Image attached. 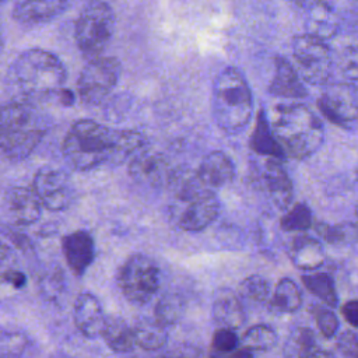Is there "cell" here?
Instances as JSON below:
<instances>
[{
    "instance_id": "obj_39",
    "label": "cell",
    "mask_w": 358,
    "mask_h": 358,
    "mask_svg": "<svg viewBox=\"0 0 358 358\" xmlns=\"http://www.w3.org/2000/svg\"><path fill=\"white\" fill-rule=\"evenodd\" d=\"M14 268H18L15 253L7 242L0 239V284H4L6 275Z\"/></svg>"
},
{
    "instance_id": "obj_29",
    "label": "cell",
    "mask_w": 358,
    "mask_h": 358,
    "mask_svg": "<svg viewBox=\"0 0 358 358\" xmlns=\"http://www.w3.org/2000/svg\"><path fill=\"white\" fill-rule=\"evenodd\" d=\"M302 284L305 288L313 294L320 302L330 308H336L338 303V295L336 291L334 280L327 273H312L302 275Z\"/></svg>"
},
{
    "instance_id": "obj_18",
    "label": "cell",
    "mask_w": 358,
    "mask_h": 358,
    "mask_svg": "<svg viewBox=\"0 0 358 358\" xmlns=\"http://www.w3.org/2000/svg\"><path fill=\"white\" fill-rule=\"evenodd\" d=\"M69 0H14L13 17L22 25H39L59 17Z\"/></svg>"
},
{
    "instance_id": "obj_45",
    "label": "cell",
    "mask_w": 358,
    "mask_h": 358,
    "mask_svg": "<svg viewBox=\"0 0 358 358\" xmlns=\"http://www.w3.org/2000/svg\"><path fill=\"white\" fill-rule=\"evenodd\" d=\"M157 358H182V357H168V355H162V357H157Z\"/></svg>"
},
{
    "instance_id": "obj_20",
    "label": "cell",
    "mask_w": 358,
    "mask_h": 358,
    "mask_svg": "<svg viewBox=\"0 0 358 358\" xmlns=\"http://www.w3.org/2000/svg\"><path fill=\"white\" fill-rule=\"evenodd\" d=\"M268 92L280 98H305L308 91L302 84L299 73L282 56L274 59V73L268 84Z\"/></svg>"
},
{
    "instance_id": "obj_14",
    "label": "cell",
    "mask_w": 358,
    "mask_h": 358,
    "mask_svg": "<svg viewBox=\"0 0 358 358\" xmlns=\"http://www.w3.org/2000/svg\"><path fill=\"white\" fill-rule=\"evenodd\" d=\"M62 253L70 271L81 277L95 260V241L88 231L70 232L62 238Z\"/></svg>"
},
{
    "instance_id": "obj_30",
    "label": "cell",
    "mask_w": 358,
    "mask_h": 358,
    "mask_svg": "<svg viewBox=\"0 0 358 358\" xmlns=\"http://www.w3.org/2000/svg\"><path fill=\"white\" fill-rule=\"evenodd\" d=\"M315 229L330 245H354L358 242V225L354 222H340L336 225L317 222Z\"/></svg>"
},
{
    "instance_id": "obj_9",
    "label": "cell",
    "mask_w": 358,
    "mask_h": 358,
    "mask_svg": "<svg viewBox=\"0 0 358 358\" xmlns=\"http://www.w3.org/2000/svg\"><path fill=\"white\" fill-rule=\"evenodd\" d=\"M291 46L299 76L313 85L329 84L334 64L331 50L326 41L303 32L292 38Z\"/></svg>"
},
{
    "instance_id": "obj_6",
    "label": "cell",
    "mask_w": 358,
    "mask_h": 358,
    "mask_svg": "<svg viewBox=\"0 0 358 358\" xmlns=\"http://www.w3.org/2000/svg\"><path fill=\"white\" fill-rule=\"evenodd\" d=\"M253 113V96L243 74L236 67L222 69L211 90L214 123L227 134L242 131Z\"/></svg>"
},
{
    "instance_id": "obj_25",
    "label": "cell",
    "mask_w": 358,
    "mask_h": 358,
    "mask_svg": "<svg viewBox=\"0 0 358 358\" xmlns=\"http://www.w3.org/2000/svg\"><path fill=\"white\" fill-rule=\"evenodd\" d=\"M101 337L106 345L117 354H126L136 347V338L133 327L126 320L117 316L106 317Z\"/></svg>"
},
{
    "instance_id": "obj_4",
    "label": "cell",
    "mask_w": 358,
    "mask_h": 358,
    "mask_svg": "<svg viewBox=\"0 0 358 358\" xmlns=\"http://www.w3.org/2000/svg\"><path fill=\"white\" fill-rule=\"evenodd\" d=\"M270 126L284 155L288 158H309L324 141L322 120L309 106L299 102L275 105Z\"/></svg>"
},
{
    "instance_id": "obj_34",
    "label": "cell",
    "mask_w": 358,
    "mask_h": 358,
    "mask_svg": "<svg viewBox=\"0 0 358 358\" xmlns=\"http://www.w3.org/2000/svg\"><path fill=\"white\" fill-rule=\"evenodd\" d=\"M239 294L250 301L263 302L270 295V284L264 277L253 274L242 280L239 284Z\"/></svg>"
},
{
    "instance_id": "obj_5",
    "label": "cell",
    "mask_w": 358,
    "mask_h": 358,
    "mask_svg": "<svg viewBox=\"0 0 358 358\" xmlns=\"http://www.w3.org/2000/svg\"><path fill=\"white\" fill-rule=\"evenodd\" d=\"M48 131L36 103L14 99L0 106V151L13 161L29 157Z\"/></svg>"
},
{
    "instance_id": "obj_49",
    "label": "cell",
    "mask_w": 358,
    "mask_h": 358,
    "mask_svg": "<svg viewBox=\"0 0 358 358\" xmlns=\"http://www.w3.org/2000/svg\"><path fill=\"white\" fill-rule=\"evenodd\" d=\"M4 1H7V0H0V4H1V3H4Z\"/></svg>"
},
{
    "instance_id": "obj_10",
    "label": "cell",
    "mask_w": 358,
    "mask_h": 358,
    "mask_svg": "<svg viewBox=\"0 0 358 358\" xmlns=\"http://www.w3.org/2000/svg\"><path fill=\"white\" fill-rule=\"evenodd\" d=\"M122 73L120 62L112 56H99L87 62L83 67L77 91L87 105L102 103L119 83Z\"/></svg>"
},
{
    "instance_id": "obj_19",
    "label": "cell",
    "mask_w": 358,
    "mask_h": 358,
    "mask_svg": "<svg viewBox=\"0 0 358 358\" xmlns=\"http://www.w3.org/2000/svg\"><path fill=\"white\" fill-rule=\"evenodd\" d=\"M305 34L316 36L322 41L331 39L340 29V20L333 8L324 0H316L309 4L303 18Z\"/></svg>"
},
{
    "instance_id": "obj_7",
    "label": "cell",
    "mask_w": 358,
    "mask_h": 358,
    "mask_svg": "<svg viewBox=\"0 0 358 358\" xmlns=\"http://www.w3.org/2000/svg\"><path fill=\"white\" fill-rule=\"evenodd\" d=\"M113 8L103 0H91L78 14L74 27L77 48L88 60L102 56L115 32Z\"/></svg>"
},
{
    "instance_id": "obj_42",
    "label": "cell",
    "mask_w": 358,
    "mask_h": 358,
    "mask_svg": "<svg viewBox=\"0 0 358 358\" xmlns=\"http://www.w3.org/2000/svg\"><path fill=\"white\" fill-rule=\"evenodd\" d=\"M208 358H253V354L250 350L245 347H239L234 351L229 352H217V351H210Z\"/></svg>"
},
{
    "instance_id": "obj_35",
    "label": "cell",
    "mask_w": 358,
    "mask_h": 358,
    "mask_svg": "<svg viewBox=\"0 0 358 358\" xmlns=\"http://www.w3.org/2000/svg\"><path fill=\"white\" fill-rule=\"evenodd\" d=\"M340 71L344 83L358 91V42L345 48L341 56Z\"/></svg>"
},
{
    "instance_id": "obj_12",
    "label": "cell",
    "mask_w": 358,
    "mask_h": 358,
    "mask_svg": "<svg viewBox=\"0 0 358 358\" xmlns=\"http://www.w3.org/2000/svg\"><path fill=\"white\" fill-rule=\"evenodd\" d=\"M317 106L327 120L341 127L358 120L357 90L345 83L326 84L317 99Z\"/></svg>"
},
{
    "instance_id": "obj_22",
    "label": "cell",
    "mask_w": 358,
    "mask_h": 358,
    "mask_svg": "<svg viewBox=\"0 0 358 358\" xmlns=\"http://www.w3.org/2000/svg\"><path fill=\"white\" fill-rule=\"evenodd\" d=\"M211 316L218 327L238 330L246 320V313L241 299L231 289L217 292L211 306Z\"/></svg>"
},
{
    "instance_id": "obj_40",
    "label": "cell",
    "mask_w": 358,
    "mask_h": 358,
    "mask_svg": "<svg viewBox=\"0 0 358 358\" xmlns=\"http://www.w3.org/2000/svg\"><path fill=\"white\" fill-rule=\"evenodd\" d=\"M340 312L348 324L358 327V299H350L344 302L340 308Z\"/></svg>"
},
{
    "instance_id": "obj_44",
    "label": "cell",
    "mask_w": 358,
    "mask_h": 358,
    "mask_svg": "<svg viewBox=\"0 0 358 358\" xmlns=\"http://www.w3.org/2000/svg\"><path fill=\"white\" fill-rule=\"evenodd\" d=\"M4 46V34H3V27H1V22H0V52Z\"/></svg>"
},
{
    "instance_id": "obj_41",
    "label": "cell",
    "mask_w": 358,
    "mask_h": 358,
    "mask_svg": "<svg viewBox=\"0 0 358 358\" xmlns=\"http://www.w3.org/2000/svg\"><path fill=\"white\" fill-rule=\"evenodd\" d=\"M4 284H8L15 289H21L27 284V275L20 268H14L6 275Z\"/></svg>"
},
{
    "instance_id": "obj_47",
    "label": "cell",
    "mask_w": 358,
    "mask_h": 358,
    "mask_svg": "<svg viewBox=\"0 0 358 358\" xmlns=\"http://www.w3.org/2000/svg\"><path fill=\"white\" fill-rule=\"evenodd\" d=\"M355 182H357V185H358V168L355 169Z\"/></svg>"
},
{
    "instance_id": "obj_46",
    "label": "cell",
    "mask_w": 358,
    "mask_h": 358,
    "mask_svg": "<svg viewBox=\"0 0 358 358\" xmlns=\"http://www.w3.org/2000/svg\"><path fill=\"white\" fill-rule=\"evenodd\" d=\"M354 213H355V217H357V220H358V204L355 206V210H354Z\"/></svg>"
},
{
    "instance_id": "obj_28",
    "label": "cell",
    "mask_w": 358,
    "mask_h": 358,
    "mask_svg": "<svg viewBox=\"0 0 358 358\" xmlns=\"http://www.w3.org/2000/svg\"><path fill=\"white\" fill-rule=\"evenodd\" d=\"M271 306L284 313H294L302 305V294L299 287L291 278H281L273 291Z\"/></svg>"
},
{
    "instance_id": "obj_16",
    "label": "cell",
    "mask_w": 358,
    "mask_h": 358,
    "mask_svg": "<svg viewBox=\"0 0 358 358\" xmlns=\"http://www.w3.org/2000/svg\"><path fill=\"white\" fill-rule=\"evenodd\" d=\"M7 215L17 225H32L42 214V204L32 187L13 186L4 194Z\"/></svg>"
},
{
    "instance_id": "obj_37",
    "label": "cell",
    "mask_w": 358,
    "mask_h": 358,
    "mask_svg": "<svg viewBox=\"0 0 358 358\" xmlns=\"http://www.w3.org/2000/svg\"><path fill=\"white\" fill-rule=\"evenodd\" d=\"M241 347V338L235 330L218 327L211 338V351L217 352H229Z\"/></svg>"
},
{
    "instance_id": "obj_43",
    "label": "cell",
    "mask_w": 358,
    "mask_h": 358,
    "mask_svg": "<svg viewBox=\"0 0 358 358\" xmlns=\"http://www.w3.org/2000/svg\"><path fill=\"white\" fill-rule=\"evenodd\" d=\"M305 358H334V357H333V354L329 352V351L316 348L315 351H312L310 354H308Z\"/></svg>"
},
{
    "instance_id": "obj_15",
    "label": "cell",
    "mask_w": 358,
    "mask_h": 358,
    "mask_svg": "<svg viewBox=\"0 0 358 358\" xmlns=\"http://www.w3.org/2000/svg\"><path fill=\"white\" fill-rule=\"evenodd\" d=\"M260 182L271 203L278 210L289 208L294 197V187L281 159L267 158L264 161L260 171Z\"/></svg>"
},
{
    "instance_id": "obj_24",
    "label": "cell",
    "mask_w": 358,
    "mask_h": 358,
    "mask_svg": "<svg viewBox=\"0 0 358 358\" xmlns=\"http://www.w3.org/2000/svg\"><path fill=\"white\" fill-rule=\"evenodd\" d=\"M249 145L259 155H264L267 158H275V159L285 158L280 144L274 137V133L270 126V120L268 117H266V113L263 109H260L257 113L256 124L250 136Z\"/></svg>"
},
{
    "instance_id": "obj_2",
    "label": "cell",
    "mask_w": 358,
    "mask_h": 358,
    "mask_svg": "<svg viewBox=\"0 0 358 358\" xmlns=\"http://www.w3.org/2000/svg\"><path fill=\"white\" fill-rule=\"evenodd\" d=\"M67 71L63 62L49 50L27 49L11 63L7 80L18 99L36 103L57 95L64 90Z\"/></svg>"
},
{
    "instance_id": "obj_31",
    "label": "cell",
    "mask_w": 358,
    "mask_h": 358,
    "mask_svg": "<svg viewBox=\"0 0 358 358\" xmlns=\"http://www.w3.org/2000/svg\"><path fill=\"white\" fill-rule=\"evenodd\" d=\"M277 340L278 337L275 330L268 324L260 323L245 330L241 337V347H245L250 351H267L277 344Z\"/></svg>"
},
{
    "instance_id": "obj_11",
    "label": "cell",
    "mask_w": 358,
    "mask_h": 358,
    "mask_svg": "<svg viewBox=\"0 0 358 358\" xmlns=\"http://www.w3.org/2000/svg\"><path fill=\"white\" fill-rule=\"evenodd\" d=\"M32 189L42 207L55 213L67 210L74 199V186L69 173L50 165L38 169Z\"/></svg>"
},
{
    "instance_id": "obj_27",
    "label": "cell",
    "mask_w": 358,
    "mask_h": 358,
    "mask_svg": "<svg viewBox=\"0 0 358 358\" xmlns=\"http://www.w3.org/2000/svg\"><path fill=\"white\" fill-rule=\"evenodd\" d=\"M186 299L179 292H165L154 306V319L164 327L176 324L185 315Z\"/></svg>"
},
{
    "instance_id": "obj_3",
    "label": "cell",
    "mask_w": 358,
    "mask_h": 358,
    "mask_svg": "<svg viewBox=\"0 0 358 358\" xmlns=\"http://www.w3.org/2000/svg\"><path fill=\"white\" fill-rule=\"evenodd\" d=\"M168 187L172 193L169 215L182 231L200 232L217 220L220 200L214 190L199 179L196 171L173 169Z\"/></svg>"
},
{
    "instance_id": "obj_23",
    "label": "cell",
    "mask_w": 358,
    "mask_h": 358,
    "mask_svg": "<svg viewBox=\"0 0 358 358\" xmlns=\"http://www.w3.org/2000/svg\"><path fill=\"white\" fill-rule=\"evenodd\" d=\"M289 257L299 270H316L324 264L326 253L317 239L309 235H298L292 241Z\"/></svg>"
},
{
    "instance_id": "obj_36",
    "label": "cell",
    "mask_w": 358,
    "mask_h": 358,
    "mask_svg": "<svg viewBox=\"0 0 358 358\" xmlns=\"http://www.w3.org/2000/svg\"><path fill=\"white\" fill-rule=\"evenodd\" d=\"M312 310L316 320V326L322 333V336L326 338L334 337L338 329V319L336 313L331 309L320 305H316Z\"/></svg>"
},
{
    "instance_id": "obj_33",
    "label": "cell",
    "mask_w": 358,
    "mask_h": 358,
    "mask_svg": "<svg viewBox=\"0 0 358 358\" xmlns=\"http://www.w3.org/2000/svg\"><path fill=\"white\" fill-rule=\"evenodd\" d=\"M313 225V215L305 203H296L287 210L280 220V227L285 232H305Z\"/></svg>"
},
{
    "instance_id": "obj_26",
    "label": "cell",
    "mask_w": 358,
    "mask_h": 358,
    "mask_svg": "<svg viewBox=\"0 0 358 358\" xmlns=\"http://www.w3.org/2000/svg\"><path fill=\"white\" fill-rule=\"evenodd\" d=\"M136 345L147 351H157L165 347L168 341L166 327L159 324L154 317H141L133 326Z\"/></svg>"
},
{
    "instance_id": "obj_21",
    "label": "cell",
    "mask_w": 358,
    "mask_h": 358,
    "mask_svg": "<svg viewBox=\"0 0 358 358\" xmlns=\"http://www.w3.org/2000/svg\"><path fill=\"white\" fill-rule=\"evenodd\" d=\"M199 179L210 189H218L235 178V165L222 151H211L203 157L196 169Z\"/></svg>"
},
{
    "instance_id": "obj_17",
    "label": "cell",
    "mask_w": 358,
    "mask_h": 358,
    "mask_svg": "<svg viewBox=\"0 0 358 358\" xmlns=\"http://www.w3.org/2000/svg\"><path fill=\"white\" fill-rule=\"evenodd\" d=\"M73 320L83 337H99L106 322L99 299L90 292L78 294L73 305Z\"/></svg>"
},
{
    "instance_id": "obj_13",
    "label": "cell",
    "mask_w": 358,
    "mask_h": 358,
    "mask_svg": "<svg viewBox=\"0 0 358 358\" xmlns=\"http://www.w3.org/2000/svg\"><path fill=\"white\" fill-rule=\"evenodd\" d=\"M129 173L131 179L141 185L159 187L168 186L173 169L161 152L144 147L130 159Z\"/></svg>"
},
{
    "instance_id": "obj_32",
    "label": "cell",
    "mask_w": 358,
    "mask_h": 358,
    "mask_svg": "<svg viewBox=\"0 0 358 358\" xmlns=\"http://www.w3.org/2000/svg\"><path fill=\"white\" fill-rule=\"evenodd\" d=\"M315 350V333L308 327H296L292 330L284 348L287 358H305Z\"/></svg>"
},
{
    "instance_id": "obj_1",
    "label": "cell",
    "mask_w": 358,
    "mask_h": 358,
    "mask_svg": "<svg viewBox=\"0 0 358 358\" xmlns=\"http://www.w3.org/2000/svg\"><path fill=\"white\" fill-rule=\"evenodd\" d=\"M145 147L137 130L112 129L91 119L71 124L63 140V157L76 171H92L108 164L130 161Z\"/></svg>"
},
{
    "instance_id": "obj_8",
    "label": "cell",
    "mask_w": 358,
    "mask_h": 358,
    "mask_svg": "<svg viewBox=\"0 0 358 358\" xmlns=\"http://www.w3.org/2000/svg\"><path fill=\"white\" fill-rule=\"evenodd\" d=\"M116 282L130 303L141 306L148 303L159 291L161 268L152 257L134 253L119 267Z\"/></svg>"
},
{
    "instance_id": "obj_38",
    "label": "cell",
    "mask_w": 358,
    "mask_h": 358,
    "mask_svg": "<svg viewBox=\"0 0 358 358\" xmlns=\"http://www.w3.org/2000/svg\"><path fill=\"white\" fill-rule=\"evenodd\" d=\"M336 345L343 358H358V336L354 331H343L337 337Z\"/></svg>"
},
{
    "instance_id": "obj_48",
    "label": "cell",
    "mask_w": 358,
    "mask_h": 358,
    "mask_svg": "<svg viewBox=\"0 0 358 358\" xmlns=\"http://www.w3.org/2000/svg\"><path fill=\"white\" fill-rule=\"evenodd\" d=\"M289 1H295V3H303L305 0H289Z\"/></svg>"
}]
</instances>
